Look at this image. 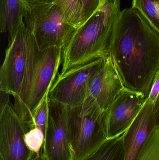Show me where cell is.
I'll use <instances>...</instances> for the list:
<instances>
[{
    "instance_id": "cell-1",
    "label": "cell",
    "mask_w": 159,
    "mask_h": 160,
    "mask_svg": "<svg viewBox=\"0 0 159 160\" xmlns=\"http://www.w3.org/2000/svg\"><path fill=\"white\" fill-rule=\"evenodd\" d=\"M108 56L124 87L148 97L159 68V33L136 8L121 11Z\"/></svg>"
},
{
    "instance_id": "cell-2",
    "label": "cell",
    "mask_w": 159,
    "mask_h": 160,
    "mask_svg": "<svg viewBox=\"0 0 159 160\" xmlns=\"http://www.w3.org/2000/svg\"><path fill=\"white\" fill-rule=\"evenodd\" d=\"M121 11L120 0H106L87 21L76 29L63 49L61 73L108 57L112 33Z\"/></svg>"
},
{
    "instance_id": "cell-3",
    "label": "cell",
    "mask_w": 159,
    "mask_h": 160,
    "mask_svg": "<svg viewBox=\"0 0 159 160\" xmlns=\"http://www.w3.org/2000/svg\"><path fill=\"white\" fill-rule=\"evenodd\" d=\"M41 52L23 21L13 38L9 39L0 70V91L13 96V107L19 117Z\"/></svg>"
},
{
    "instance_id": "cell-4",
    "label": "cell",
    "mask_w": 159,
    "mask_h": 160,
    "mask_svg": "<svg viewBox=\"0 0 159 160\" xmlns=\"http://www.w3.org/2000/svg\"><path fill=\"white\" fill-rule=\"evenodd\" d=\"M24 22L40 51L52 48L63 50L76 29L67 22L61 8L55 3L29 6Z\"/></svg>"
},
{
    "instance_id": "cell-5",
    "label": "cell",
    "mask_w": 159,
    "mask_h": 160,
    "mask_svg": "<svg viewBox=\"0 0 159 160\" xmlns=\"http://www.w3.org/2000/svg\"><path fill=\"white\" fill-rule=\"evenodd\" d=\"M104 111L89 97L78 107L70 108L74 160H82L105 140Z\"/></svg>"
},
{
    "instance_id": "cell-6",
    "label": "cell",
    "mask_w": 159,
    "mask_h": 160,
    "mask_svg": "<svg viewBox=\"0 0 159 160\" xmlns=\"http://www.w3.org/2000/svg\"><path fill=\"white\" fill-rule=\"evenodd\" d=\"M107 57L95 59L59 74L49 93L50 102L68 108L81 105L88 98L90 79Z\"/></svg>"
},
{
    "instance_id": "cell-7",
    "label": "cell",
    "mask_w": 159,
    "mask_h": 160,
    "mask_svg": "<svg viewBox=\"0 0 159 160\" xmlns=\"http://www.w3.org/2000/svg\"><path fill=\"white\" fill-rule=\"evenodd\" d=\"M62 50L50 48L42 51L36 63L29 93L20 118L28 130L32 129V115L43 98L49 93L58 76Z\"/></svg>"
},
{
    "instance_id": "cell-8",
    "label": "cell",
    "mask_w": 159,
    "mask_h": 160,
    "mask_svg": "<svg viewBox=\"0 0 159 160\" xmlns=\"http://www.w3.org/2000/svg\"><path fill=\"white\" fill-rule=\"evenodd\" d=\"M43 149L47 160H74L70 108L50 102Z\"/></svg>"
},
{
    "instance_id": "cell-9",
    "label": "cell",
    "mask_w": 159,
    "mask_h": 160,
    "mask_svg": "<svg viewBox=\"0 0 159 160\" xmlns=\"http://www.w3.org/2000/svg\"><path fill=\"white\" fill-rule=\"evenodd\" d=\"M143 93L124 87L104 112L106 139L125 132L139 114L147 98Z\"/></svg>"
},
{
    "instance_id": "cell-10",
    "label": "cell",
    "mask_w": 159,
    "mask_h": 160,
    "mask_svg": "<svg viewBox=\"0 0 159 160\" xmlns=\"http://www.w3.org/2000/svg\"><path fill=\"white\" fill-rule=\"evenodd\" d=\"M29 131L14 107L8 104L0 113V156L4 160H29L33 152L25 145Z\"/></svg>"
},
{
    "instance_id": "cell-11",
    "label": "cell",
    "mask_w": 159,
    "mask_h": 160,
    "mask_svg": "<svg viewBox=\"0 0 159 160\" xmlns=\"http://www.w3.org/2000/svg\"><path fill=\"white\" fill-rule=\"evenodd\" d=\"M124 85L109 56L101 68L92 76L88 87V97L93 99L105 112Z\"/></svg>"
},
{
    "instance_id": "cell-12",
    "label": "cell",
    "mask_w": 159,
    "mask_h": 160,
    "mask_svg": "<svg viewBox=\"0 0 159 160\" xmlns=\"http://www.w3.org/2000/svg\"><path fill=\"white\" fill-rule=\"evenodd\" d=\"M153 108V103L147 98L139 114L125 132L124 160L136 159L141 148L155 128Z\"/></svg>"
},
{
    "instance_id": "cell-13",
    "label": "cell",
    "mask_w": 159,
    "mask_h": 160,
    "mask_svg": "<svg viewBox=\"0 0 159 160\" xmlns=\"http://www.w3.org/2000/svg\"><path fill=\"white\" fill-rule=\"evenodd\" d=\"M26 0H0V30L13 38L28 10Z\"/></svg>"
},
{
    "instance_id": "cell-14",
    "label": "cell",
    "mask_w": 159,
    "mask_h": 160,
    "mask_svg": "<svg viewBox=\"0 0 159 160\" xmlns=\"http://www.w3.org/2000/svg\"><path fill=\"white\" fill-rule=\"evenodd\" d=\"M126 132L116 137L106 139L97 149L82 160H124Z\"/></svg>"
},
{
    "instance_id": "cell-15",
    "label": "cell",
    "mask_w": 159,
    "mask_h": 160,
    "mask_svg": "<svg viewBox=\"0 0 159 160\" xmlns=\"http://www.w3.org/2000/svg\"><path fill=\"white\" fill-rule=\"evenodd\" d=\"M132 7L139 10L159 33V0H133Z\"/></svg>"
},
{
    "instance_id": "cell-16",
    "label": "cell",
    "mask_w": 159,
    "mask_h": 160,
    "mask_svg": "<svg viewBox=\"0 0 159 160\" xmlns=\"http://www.w3.org/2000/svg\"><path fill=\"white\" fill-rule=\"evenodd\" d=\"M135 160H159V126L152 130Z\"/></svg>"
},
{
    "instance_id": "cell-17",
    "label": "cell",
    "mask_w": 159,
    "mask_h": 160,
    "mask_svg": "<svg viewBox=\"0 0 159 160\" xmlns=\"http://www.w3.org/2000/svg\"><path fill=\"white\" fill-rule=\"evenodd\" d=\"M49 93L43 98L42 101L32 115L33 128H37L40 129L44 133V136L47 128L50 110V101Z\"/></svg>"
},
{
    "instance_id": "cell-18",
    "label": "cell",
    "mask_w": 159,
    "mask_h": 160,
    "mask_svg": "<svg viewBox=\"0 0 159 160\" xmlns=\"http://www.w3.org/2000/svg\"><path fill=\"white\" fill-rule=\"evenodd\" d=\"M57 4L64 13L67 22L76 29L80 26L79 0H56Z\"/></svg>"
},
{
    "instance_id": "cell-19",
    "label": "cell",
    "mask_w": 159,
    "mask_h": 160,
    "mask_svg": "<svg viewBox=\"0 0 159 160\" xmlns=\"http://www.w3.org/2000/svg\"><path fill=\"white\" fill-rule=\"evenodd\" d=\"M44 135L43 132L37 128L29 130L24 135V141L28 149L38 154L43 148Z\"/></svg>"
},
{
    "instance_id": "cell-20",
    "label": "cell",
    "mask_w": 159,
    "mask_h": 160,
    "mask_svg": "<svg viewBox=\"0 0 159 160\" xmlns=\"http://www.w3.org/2000/svg\"><path fill=\"white\" fill-rule=\"evenodd\" d=\"M80 26L87 21L100 7V0H79ZM79 26V27H80Z\"/></svg>"
},
{
    "instance_id": "cell-21",
    "label": "cell",
    "mask_w": 159,
    "mask_h": 160,
    "mask_svg": "<svg viewBox=\"0 0 159 160\" xmlns=\"http://www.w3.org/2000/svg\"><path fill=\"white\" fill-rule=\"evenodd\" d=\"M159 93V68L157 71L151 87L150 93L148 95V99L154 103Z\"/></svg>"
},
{
    "instance_id": "cell-22",
    "label": "cell",
    "mask_w": 159,
    "mask_h": 160,
    "mask_svg": "<svg viewBox=\"0 0 159 160\" xmlns=\"http://www.w3.org/2000/svg\"><path fill=\"white\" fill-rule=\"evenodd\" d=\"M153 121L155 127L159 126V93L153 103Z\"/></svg>"
},
{
    "instance_id": "cell-23",
    "label": "cell",
    "mask_w": 159,
    "mask_h": 160,
    "mask_svg": "<svg viewBox=\"0 0 159 160\" xmlns=\"http://www.w3.org/2000/svg\"><path fill=\"white\" fill-rule=\"evenodd\" d=\"M56 0H26L28 7L30 5L47 4L55 3Z\"/></svg>"
},
{
    "instance_id": "cell-24",
    "label": "cell",
    "mask_w": 159,
    "mask_h": 160,
    "mask_svg": "<svg viewBox=\"0 0 159 160\" xmlns=\"http://www.w3.org/2000/svg\"><path fill=\"white\" fill-rule=\"evenodd\" d=\"M1 109L2 110L7 105L9 104V95L7 93L1 91Z\"/></svg>"
},
{
    "instance_id": "cell-25",
    "label": "cell",
    "mask_w": 159,
    "mask_h": 160,
    "mask_svg": "<svg viewBox=\"0 0 159 160\" xmlns=\"http://www.w3.org/2000/svg\"><path fill=\"white\" fill-rule=\"evenodd\" d=\"M29 160H47L45 155L44 154L43 149L42 148V150L40 151V153L38 154L36 153H33L31 157Z\"/></svg>"
},
{
    "instance_id": "cell-26",
    "label": "cell",
    "mask_w": 159,
    "mask_h": 160,
    "mask_svg": "<svg viewBox=\"0 0 159 160\" xmlns=\"http://www.w3.org/2000/svg\"><path fill=\"white\" fill-rule=\"evenodd\" d=\"M106 0H100V4H101V6L105 2Z\"/></svg>"
},
{
    "instance_id": "cell-27",
    "label": "cell",
    "mask_w": 159,
    "mask_h": 160,
    "mask_svg": "<svg viewBox=\"0 0 159 160\" xmlns=\"http://www.w3.org/2000/svg\"><path fill=\"white\" fill-rule=\"evenodd\" d=\"M0 160H4L2 156H0Z\"/></svg>"
},
{
    "instance_id": "cell-28",
    "label": "cell",
    "mask_w": 159,
    "mask_h": 160,
    "mask_svg": "<svg viewBox=\"0 0 159 160\" xmlns=\"http://www.w3.org/2000/svg\"><path fill=\"white\" fill-rule=\"evenodd\" d=\"M27 5H28V4H27Z\"/></svg>"
}]
</instances>
